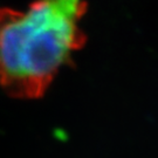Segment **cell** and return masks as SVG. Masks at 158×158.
<instances>
[{
  "label": "cell",
  "instance_id": "obj_1",
  "mask_svg": "<svg viewBox=\"0 0 158 158\" xmlns=\"http://www.w3.org/2000/svg\"><path fill=\"white\" fill-rule=\"evenodd\" d=\"M85 0H35L26 11L0 8V85L12 97L38 98L81 49Z\"/></svg>",
  "mask_w": 158,
  "mask_h": 158
}]
</instances>
